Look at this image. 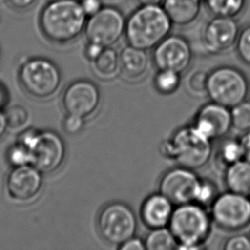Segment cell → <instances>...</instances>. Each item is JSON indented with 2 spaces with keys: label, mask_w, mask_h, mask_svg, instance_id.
Masks as SVG:
<instances>
[{
  "label": "cell",
  "mask_w": 250,
  "mask_h": 250,
  "mask_svg": "<svg viewBox=\"0 0 250 250\" xmlns=\"http://www.w3.org/2000/svg\"><path fill=\"white\" fill-rule=\"evenodd\" d=\"M202 2V0H163L162 5L173 25L186 27L197 20Z\"/></svg>",
  "instance_id": "18"
},
{
  "label": "cell",
  "mask_w": 250,
  "mask_h": 250,
  "mask_svg": "<svg viewBox=\"0 0 250 250\" xmlns=\"http://www.w3.org/2000/svg\"><path fill=\"white\" fill-rule=\"evenodd\" d=\"M86 21L80 0H53L41 10L39 25L48 41L62 44L78 39L84 33Z\"/></svg>",
  "instance_id": "1"
},
{
  "label": "cell",
  "mask_w": 250,
  "mask_h": 250,
  "mask_svg": "<svg viewBox=\"0 0 250 250\" xmlns=\"http://www.w3.org/2000/svg\"><path fill=\"white\" fill-rule=\"evenodd\" d=\"M232 127L239 132L250 131V102L245 100L230 109Z\"/></svg>",
  "instance_id": "26"
},
{
  "label": "cell",
  "mask_w": 250,
  "mask_h": 250,
  "mask_svg": "<svg viewBox=\"0 0 250 250\" xmlns=\"http://www.w3.org/2000/svg\"><path fill=\"white\" fill-rule=\"evenodd\" d=\"M84 126V118L80 115L67 114L65 116L62 127L68 135H76L82 132Z\"/></svg>",
  "instance_id": "32"
},
{
  "label": "cell",
  "mask_w": 250,
  "mask_h": 250,
  "mask_svg": "<svg viewBox=\"0 0 250 250\" xmlns=\"http://www.w3.org/2000/svg\"><path fill=\"white\" fill-rule=\"evenodd\" d=\"M48 1H53V0H48Z\"/></svg>",
  "instance_id": "43"
},
{
  "label": "cell",
  "mask_w": 250,
  "mask_h": 250,
  "mask_svg": "<svg viewBox=\"0 0 250 250\" xmlns=\"http://www.w3.org/2000/svg\"><path fill=\"white\" fill-rule=\"evenodd\" d=\"M193 59L191 45L181 35L169 34L153 49L152 61L157 69H170L182 74Z\"/></svg>",
  "instance_id": "12"
},
{
  "label": "cell",
  "mask_w": 250,
  "mask_h": 250,
  "mask_svg": "<svg viewBox=\"0 0 250 250\" xmlns=\"http://www.w3.org/2000/svg\"><path fill=\"white\" fill-rule=\"evenodd\" d=\"M208 74L203 71H196L189 75L187 80V89L193 95L206 94Z\"/></svg>",
  "instance_id": "31"
},
{
  "label": "cell",
  "mask_w": 250,
  "mask_h": 250,
  "mask_svg": "<svg viewBox=\"0 0 250 250\" xmlns=\"http://www.w3.org/2000/svg\"><path fill=\"white\" fill-rule=\"evenodd\" d=\"M37 0H8L11 6L17 10H26L33 6Z\"/></svg>",
  "instance_id": "38"
},
{
  "label": "cell",
  "mask_w": 250,
  "mask_h": 250,
  "mask_svg": "<svg viewBox=\"0 0 250 250\" xmlns=\"http://www.w3.org/2000/svg\"><path fill=\"white\" fill-rule=\"evenodd\" d=\"M6 99V94H5V91L3 90V88L0 86V107L5 103Z\"/></svg>",
  "instance_id": "41"
},
{
  "label": "cell",
  "mask_w": 250,
  "mask_h": 250,
  "mask_svg": "<svg viewBox=\"0 0 250 250\" xmlns=\"http://www.w3.org/2000/svg\"><path fill=\"white\" fill-rule=\"evenodd\" d=\"M80 2L87 18L94 16L104 6L102 0H80Z\"/></svg>",
  "instance_id": "34"
},
{
  "label": "cell",
  "mask_w": 250,
  "mask_h": 250,
  "mask_svg": "<svg viewBox=\"0 0 250 250\" xmlns=\"http://www.w3.org/2000/svg\"></svg>",
  "instance_id": "45"
},
{
  "label": "cell",
  "mask_w": 250,
  "mask_h": 250,
  "mask_svg": "<svg viewBox=\"0 0 250 250\" xmlns=\"http://www.w3.org/2000/svg\"><path fill=\"white\" fill-rule=\"evenodd\" d=\"M212 139L200 132L195 125L178 129L162 146L163 155L179 166L197 170L203 168L213 155Z\"/></svg>",
  "instance_id": "3"
},
{
  "label": "cell",
  "mask_w": 250,
  "mask_h": 250,
  "mask_svg": "<svg viewBox=\"0 0 250 250\" xmlns=\"http://www.w3.org/2000/svg\"><path fill=\"white\" fill-rule=\"evenodd\" d=\"M43 173L33 165L15 167L7 178V190L11 198L19 202L33 199L41 192Z\"/></svg>",
  "instance_id": "15"
},
{
  "label": "cell",
  "mask_w": 250,
  "mask_h": 250,
  "mask_svg": "<svg viewBox=\"0 0 250 250\" xmlns=\"http://www.w3.org/2000/svg\"><path fill=\"white\" fill-rule=\"evenodd\" d=\"M117 249L120 250H146L144 240L135 236L119 245Z\"/></svg>",
  "instance_id": "36"
},
{
  "label": "cell",
  "mask_w": 250,
  "mask_h": 250,
  "mask_svg": "<svg viewBox=\"0 0 250 250\" xmlns=\"http://www.w3.org/2000/svg\"><path fill=\"white\" fill-rule=\"evenodd\" d=\"M97 227L104 240L118 247L135 236L139 225L134 211L127 204L112 202L98 213Z\"/></svg>",
  "instance_id": "8"
},
{
  "label": "cell",
  "mask_w": 250,
  "mask_h": 250,
  "mask_svg": "<svg viewBox=\"0 0 250 250\" xmlns=\"http://www.w3.org/2000/svg\"><path fill=\"white\" fill-rule=\"evenodd\" d=\"M213 17H235L244 10L246 0H204Z\"/></svg>",
  "instance_id": "23"
},
{
  "label": "cell",
  "mask_w": 250,
  "mask_h": 250,
  "mask_svg": "<svg viewBox=\"0 0 250 250\" xmlns=\"http://www.w3.org/2000/svg\"><path fill=\"white\" fill-rule=\"evenodd\" d=\"M21 87L27 94L38 99L54 95L62 83L60 68L45 58H32L21 64L18 73Z\"/></svg>",
  "instance_id": "6"
},
{
  "label": "cell",
  "mask_w": 250,
  "mask_h": 250,
  "mask_svg": "<svg viewBox=\"0 0 250 250\" xmlns=\"http://www.w3.org/2000/svg\"><path fill=\"white\" fill-rule=\"evenodd\" d=\"M240 143L244 160L250 163V131L245 132V134L240 139Z\"/></svg>",
  "instance_id": "37"
},
{
  "label": "cell",
  "mask_w": 250,
  "mask_h": 250,
  "mask_svg": "<svg viewBox=\"0 0 250 250\" xmlns=\"http://www.w3.org/2000/svg\"><path fill=\"white\" fill-rule=\"evenodd\" d=\"M149 64L147 51L127 44L120 52L121 73L129 80H138L146 75Z\"/></svg>",
  "instance_id": "19"
},
{
  "label": "cell",
  "mask_w": 250,
  "mask_h": 250,
  "mask_svg": "<svg viewBox=\"0 0 250 250\" xmlns=\"http://www.w3.org/2000/svg\"><path fill=\"white\" fill-rule=\"evenodd\" d=\"M181 74L170 69H158L154 78L156 91L163 95H171L179 88Z\"/></svg>",
  "instance_id": "25"
},
{
  "label": "cell",
  "mask_w": 250,
  "mask_h": 250,
  "mask_svg": "<svg viewBox=\"0 0 250 250\" xmlns=\"http://www.w3.org/2000/svg\"><path fill=\"white\" fill-rule=\"evenodd\" d=\"M212 221L206 208L198 203L176 206L168 228L178 242L177 250H201L209 237Z\"/></svg>",
  "instance_id": "4"
},
{
  "label": "cell",
  "mask_w": 250,
  "mask_h": 250,
  "mask_svg": "<svg viewBox=\"0 0 250 250\" xmlns=\"http://www.w3.org/2000/svg\"><path fill=\"white\" fill-rule=\"evenodd\" d=\"M8 162L13 167H15L31 165L30 152L27 148L22 146L20 143L17 142V145L12 146L7 155Z\"/></svg>",
  "instance_id": "29"
},
{
  "label": "cell",
  "mask_w": 250,
  "mask_h": 250,
  "mask_svg": "<svg viewBox=\"0 0 250 250\" xmlns=\"http://www.w3.org/2000/svg\"><path fill=\"white\" fill-rule=\"evenodd\" d=\"M210 208L213 223L223 230L236 231L250 224L249 196L228 190L217 196Z\"/></svg>",
  "instance_id": "9"
},
{
  "label": "cell",
  "mask_w": 250,
  "mask_h": 250,
  "mask_svg": "<svg viewBox=\"0 0 250 250\" xmlns=\"http://www.w3.org/2000/svg\"></svg>",
  "instance_id": "46"
},
{
  "label": "cell",
  "mask_w": 250,
  "mask_h": 250,
  "mask_svg": "<svg viewBox=\"0 0 250 250\" xmlns=\"http://www.w3.org/2000/svg\"><path fill=\"white\" fill-rule=\"evenodd\" d=\"M239 34V26L235 18L213 17L203 27V47L209 54H220L236 44Z\"/></svg>",
  "instance_id": "14"
},
{
  "label": "cell",
  "mask_w": 250,
  "mask_h": 250,
  "mask_svg": "<svg viewBox=\"0 0 250 250\" xmlns=\"http://www.w3.org/2000/svg\"><path fill=\"white\" fill-rule=\"evenodd\" d=\"M104 49V46L102 44L91 42V41H87V44L84 46V57L91 62L94 61L96 58H98Z\"/></svg>",
  "instance_id": "35"
},
{
  "label": "cell",
  "mask_w": 250,
  "mask_h": 250,
  "mask_svg": "<svg viewBox=\"0 0 250 250\" xmlns=\"http://www.w3.org/2000/svg\"><path fill=\"white\" fill-rule=\"evenodd\" d=\"M125 19L122 10L115 6H104L89 17L84 34L87 41L110 47L125 35Z\"/></svg>",
  "instance_id": "10"
},
{
  "label": "cell",
  "mask_w": 250,
  "mask_h": 250,
  "mask_svg": "<svg viewBox=\"0 0 250 250\" xmlns=\"http://www.w3.org/2000/svg\"><path fill=\"white\" fill-rule=\"evenodd\" d=\"M236 49L241 61L250 66V25L240 31L236 43Z\"/></svg>",
  "instance_id": "30"
},
{
  "label": "cell",
  "mask_w": 250,
  "mask_h": 250,
  "mask_svg": "<svg viewBox=\"0 0 250 250\" xmlns=\"http://www.w3.org/2000/svg\"><path fill=\"white\" fill-rule=\"evenodd\" d=\"M202 179L192 169L177 167L167 171L159 183V192L174 206L195 203Z\"/></svg>",
  "instance_id": "11"
},
{
  "label": "cell",
  "mask_w": 250,
  "mask_h": 250,
  "mask_svg": "<svg viewBox=\"0 0 250 250\" xmlns=\"http://www.w3.org/2000/svg\"><path fill=\"white\" fill-rule=\"evenodd\" d=\"M225 183L229 191L250 196V163L241 160L225 170Z\"/></svg>",
  "instance_id": "20"
},
{
  "label": "cell",
  "mask_w": 250,
  "mask_h": 250,
  "mask_svg": "<svg viewBox=\"0 0 250 250\" xmlns=\"http://www.w3.org/2000/svg\"><path fill=\"white\" fill-rule=\"evenodd\" d=\"M140 5L142 4H162L163 0H137Z\"/></svg>",
  "instance_id": "40"
},
{
  "label": "cell",
  "mask_w": 250,
  "mask_h": 250,
  "mask_svg": "<svg viewBox=\"0 0 250 250\" xmlns=\"http://www.w3.org/2000/svg\"><path fill=\"white\" fill-rule=\"evenodd\" d=\"M172 202L162 193L148 196L143 203L140 216L149 229L168 227L174 210Z\"/></svg>",
  "instance_id": "17"
},
{
  "label": "cell",
  "mask_w": 250,
  "mask_h": 250,
  "mask_svg": "<svg viewBox=\"0 0 250 250\" xmlns=\"http://www.w3.org/2000/svg\"><path fill=\"white\" fill-rule=\"evenodd\" d=\"M202 1H204V0H202Z\"/></svg>",
  "instance_id": "44"
},
{
  "label": "cell",
  "mask_w": 250,
  "mask_h": 250,
  "mask_svg": "<svg viewBox=\"0 0 250 250\" xmlns=\"http://www.w3.org/2000/svg\"><path fill=\"white\" fill-rule=\"evenodd\" d=\"M216 155L217 163L225 170L234 163L244 159L240 140L227 139L224 141Z\"/></svg>",
  "instance_id": "24"
},
{
  "label": "cell",
  "mask_w": 250,
  "mask_h": 250,
  "mask_svg": "<svg viewBox=\"0 0 250 250\" xmlns=\"http://www.w3.org/2000/svg\"><path fill=\"white\" fill-rule=\"evenodd\" d=\"M18 143L28 149L31 165L42 173L55 172L64 163L66 146L58 132L27 129L21 133Z\"/></svg>",
  "instance_id": "5"
},
{
  "label": "cell",
  "mask_w": 250,
  "mask_h": 250,
  "mask_svg": "<svg viewBox=\"0 0 250 250\" xmlns=\"http://www.w3.org/2000/svg\"><path fill=\"white\" fill-rule=\"evenodd\" d=\"M223 249L225 250H250V237L246 235H236L228 238Z\"/></svg>",
  "instance_id": "33"
},
{
  "label": "cell",
  "mask_w": 250,
  "mask_h": 250,
  "mask_svg": "<svg viewBox=\"0 0 250 250\" xmlns=\"http://www.w3.org/2000/svg\"><path fill=\"white\" fill-rule=\"evenodd\" d=\"M172 25L162 4H142L126 19L124 36L129 45L149 51L171 34Z\"/></svg>",
  "instance_id": "2"
},
{
  "label": "cell",
  "mask_w": 250,
  "mask_h": 250,
  "mask_svg": "<svg viewBox=\"0 0 250 250\" xmlns=\"http://www.w3.org/2000/svg\"><path fill=\"white\" fill-rule=\"evenodd\" d=\"M8 127L19 130L27 126L30 121V115L23 106H12L7 109L5 113Z\"/></svg>",
  "instance_id": "27"
},
{
  "label": "cell",
  "mask_w": 250,
  "mask_h": 250,
  "mask_svg": "<svg viewBox=\"0 0 250 250\" xmlns=\"http://www.w3.org/2000/svg\"><path fill=\"white\" fill-rule=\"evenodd\" d=\"M7 127H8V124H7L5 114H3V112L0 110V139L3 137Z\"/></svg>",
  "instance_id": "39"
},
{
  "label": "cell",
  "mask_w": 250,
  "mask_h": 250,
  "mask_svg": "<svg viewBox=\"0 0 250 250\" xmlns=\"http://www.w3.org/2000/svg\"><path fill=\"white\" fill-rule=\"evenodd\" d=\"M0 58H1V49H0Z\"/></svg>",
  "instance_id": "42"
},
{
  "label": "cell",
  "mask_w": 250,
  "mask_h": 250,
  "mask_svg": "<svg viewBox=\"0 0 250 250\" xmlns=\"http://www.w3.org/2000/svg\"><path fill=\"white\" fill-rule=\"evenodd\" d=\"M194 125L210 139L223 138L232 127L230 108L211 102L200 108Z\"/></svg>",
  "instance_id": "16"
},
{
  "label": "cell",
  "mask_w": 250,
  "mask_h": 250,
  "mask_svg": "<svg viewBox=\"0 0 250 250\" xmlns=\"http://www.w3.org/2000/svg\"><path fill=\"white\" fill-rule=\"evenodd\" d=\"M144 242L146 250H173L178 247V242L168 227L151 229Z\"/></svg>",
  "instance_id": "22"
},
{
  "label": "cell",
  "mask_w": 250,
  "mask_h": 250,
  "mask_svg": "<svg viewBox=\"0 0 250 250\" xmlns=\"http://www.w3.org/2000/svg\"><path fill=\"white\" fill-rule=\"evenodd\" d=\"M91 68L97 78L111 81L121 73L120 52L113 46L105 47L101 55L91 62Z\"/></svg>",
  "instance_id": "21"
},
{
  "label": "cell",
  "mask_w": 250,
  "mask_h": 250,
  "mask_svg": "<svg viewBox=\"0 0 250 250\" xmlns=\"http://www.w3.org/2000/svg\"><path fill=\"white\" fill-rule=\"evenodd\" d=\"M100 100V91L94 82L78 80L65 89L62 103L67 114L86 118L98 109Z\"/></svg>",
  "instance_id": "13"
},
{
  "label": "cell",
  "mask_w": 250,
  "mask_h": 250,
  "mask_svg": "<svg viewBox=\"0 0 250 250\" xmlns=\"http://www.w3.org/2000/svg\"><path fill=\"white\" fill-rule=\"evenodd\" d=\"M249 92V81L237 68L221 66L208 74L206 95L212 102L233 108L247 99Z\"/></svg>",
  "instance_id": "7"
},
{
  "label": "cell",
  "mask_w": 250,
  "mask_h": 250,
  "mask_svg": "<svg viewBox=\"0 0 250 250\" xmlns=\"http://www.w3.org/2000/svg\"><path fill=\"white\" fill-rule=\"evenodd\" d=\"M218 196L219 194L214 183L207 179H202L195 203H198L205 208L211 207L212 203L214 202V200L216 199Z\"/></svg>",
  "instance_id": "28"
}]
</instances>
